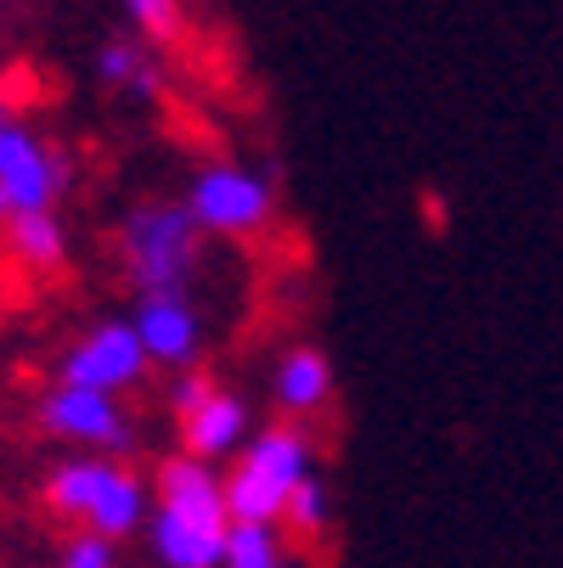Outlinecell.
Here are the masks:
<instances>
[{"label": "cell", "mask_w": 563, "mask_h": 568, "mask_svg": "<svg viewBox=\"0 0 563 568\" xmlns=\"http://www.w3.org/2000/svg\"><path fill=\"white\" fill-rule=\"evenodd\" d=\"M225 490L220 473L192 462V456H170L158 467V496L147 501V535L164 568H220L225 551Z\"/></svg>", "instance_id": "6da1fadb"}, {"label": "cell", "mask_w": 563, "mask_h": 568, "mask_svg": "<svg viewBox=\"0 0 563 568\" xmlns=\"http://www.w3.org/2000/svg\"><path fill=\"white\" fill-rule=\"evenodd\" d=\"M310 473H315V450L299 428L277 423L265 434H249V445L231 456V473L220 478L231 524H282L288 496Z\"/></svg>", "instance_id": "7a4b0ae2"}, {"label": "cell", "mask_w": 563, "mask_h": 568, "mask_svg": "<svg viewBox=\"0 0 563 568\" xmlns=\"http://www.w3.org/2000/svg\"><path fill=\"white\" fill-rule=\"evenodd\" d=\"M46 507L73 518V524H86V535L124 540V535H135L147 524V484L130 467H119V462L79 456V462L51 467Z\"/></svg>", "instance_id": "3957f363"}, {"label": "cell", "mask_w": 563, "mask_h": 568, "mask_svg": "<svg viewBox=\"0 0 563 568\" xmlns=\"http://www.w3.org/2000/svg\"><path fill=\"white\" fill-rule=\"evenodd\" d=\"M119 248L141 298H187V276L198 265V225L181 203H135L124 214Z\"/></svg>", "instance_id": "277c9868"}, {"label": "cell", "mask_w": 563, "mask_h": 568, "mask_svg": "<svg viewBox=\"0 0 563 568\" xmlns=\"http://www.w3.org/2000/svg\"><path fill=\"white\" fill-rule=\"evenodd\" d=\"M170 412L181 423V456L192 462H231L249 445V405L225 394L214 377L203 372H181L170 388Z\"/></svg>", "instance_id": "5b68a950"}, {"label": "cell", "mask_w": 563, "mask_h": 568, "mask_svg": "<svg viewBox=\"0 0 563 568\" xmlns=\"http://www.w3.org/2000/svg\"><path fill=\"white\" fill-rule=\"evenodd\" d=\"M181 209L209 236H254L260 225H271L277 192H271L265 175H254L243 164H209V170L192 175Z\"/></svg>", "instance_id": "8992f818"}, {"label": "cell", "mask_w": 563, "mask_h": 568, "mask_svg": "<svg viewBox=\"0 0 563 568\" xmlns=\"http://www.w3.org/2000/svg\"><path fill=\"white\" fill-rule=\"evenodd\" d=\"M62 186H68V158L62 152H51L23 124L0 130V220L46 214Z\"/></svg>", "instance_id": "52a82bcc"}, {"label": "cell", "mask_w": 563, "mask_h": 568, "mask_svg": "<svg viewBox=\"0 0 563 568\" xmlns=\"http://www.w3.org/2000/svg\"><path fill=\"white\" fill-rule=\"evenodd\" d=\"M147 372V355L135 344L130 321H97V327L62 355V383L68 388H97V394H119Z\"/></svg>", "instance_id": "ba28073f"}, {"label": "cell", "mask_w": 563, "mask_h": 568, "mask_svg": "<svg viewBox=\"0 0 563 568\" xmlns=\"http://www.w3.org/2000/svg\"><path fill=\"white\" fill-rule=\"evenodd\" d=\"M40 423L68 439V445H86V450H130V423L119 412V399L113 394H97V388H68L57 383L46 399H40Z\"/></svg>", "instance_id": "9c48e42d"}, {"label": "cell", "mask_w": 563, "mask_h": 568, "mask_svg": "<svg viewBox=\"0 0 563 568\" xmlns=\"http://www.w3.org/2000/svg\"><path fill=\"white\" fill-rule=\"evenodd\" d=\"M135 344L147 361L170 366V372H187L203 349V321L187 298H141L135 304Z\"/></svg>", "instance_id": "30bf717a"}, {"label": "cell", "mask_w": 563, "mask_h": 568, "mask_svg": "<svg viewBox=\"0 0 563 568\" xmlns=\"http://www.w3.org/2000/svg\"><path fill=\"white\" fill-rule=\"evenodd\" d=\"M328 394H333V366H328L321 349L304 344V349H288L277 361V405H282V412L310 417V412L328 405Z\"/></svg>", "instance_id": "8fae6325"}, {"label": "cell", "mask_w": 563, "mask_h": 568, "mask_svg": "<svg viewBox=\"0 0 563 568\" xmlns=\"http://www.w3.org/2000/svg\"><path fill=\"white\" fill-rule=\"evenodd\" d=\"M97 73H102V85L135 97V102H158L164 97V73H158L152 51L135 45V40H108L102 57H97Z\"/></svg>", "instance_id": "7c38bea8"}, {"label": "cell", "mask_w": 563, "mask_h": 568, "mask_svg": "<svg viewBox=\"0 0 563 568\" xmlns=\"http://www.w3.org/2000/svg\"><path fill=\"white\" fill-rule=\"evenodd\" d=\"M7 248L29 271H57L68 260V231H62V220L51 209L46 214H18V220H7Z\"/></svg>", "instance_id": "4fadbf2b"}, {"label": "cell", "mask_w": 563, "mask_h": 568, "mask_svg": "<svg viewBox=\"0 0 563 568\" xmlns=\"http://www.w3.org/2000/svg\"><path fill=\"white\" fill-rule=\"evenodd\" d=\"M282 557H288L282 524H231L220 568H282Z\"/></svg>", "instance_id": "5bb4252c"}, {"label": "cell", "mask_w": 563, "mask_h": 568, "mask_svg": "<svg viewBox=\"0 0 563 568\" xmlns=\"http://www.w3.org/2000/svg\"><path fill=\"white\" fill-rule=\"evenodd\" d=\"M282 524L299 535V540H310V535H321L328 529V484H321V473H310L299 490L288 496V507H282Z\"/></svg>", "instance_id": "9a60e30c"}, {"label": "cell", "mask_w": 563, "mask_h": 568, "mask_svg": "<svg viewBox=\"0 0 563 568\" xmlns=\"http://www.w3.org/2000/svg\"><path fill=\"white\" fill-rule=\"evenodd\" d=\"M124 12L147 40H175L181 34V0H124Z\"/></svg>", "instance_id": "2e32d148"}, {"label": "cell", "mask_w": 563, "mask_h": 568, "mask_svg": "<svg viewBox=\"0 0 563 568\" xmlns=\"http://www.w3.org/2000/svg\"><path fill=\"white\" fill-rule=\"evenodd\" d=\"M57 568H113V540L79 529V535L62 546V562H57Z\"/></svg>", "instance_id": "e0dca14e"}, {"label": "cell", "mask_w": 563, "mask_h": 568, "mask_svg": "<svg viewBox=\"0 0 563 568\" xmlns=\"http://www.w3.org/2000/svg\"><path fill=\"white\" fill-rule=\"evenodd\" d=\"M282 568H310V562L304 557H282Z\"/></svg>", "instance_id": "ac0fdd59"}, {"label": "cell", "mask_w": 563, "mask_h": 568, "mask_svg": "<svg viewBox=\"0 0 563 568\" xmlns=\"http://www.w3.org/2000/svg\"><path fill=\"white\" fill-rule=\"evenodd\" d=\"M12 124V113H7V102H0V130H7Z\"/></svg>", "instance_id": "d6986e66"}]
</instances>
